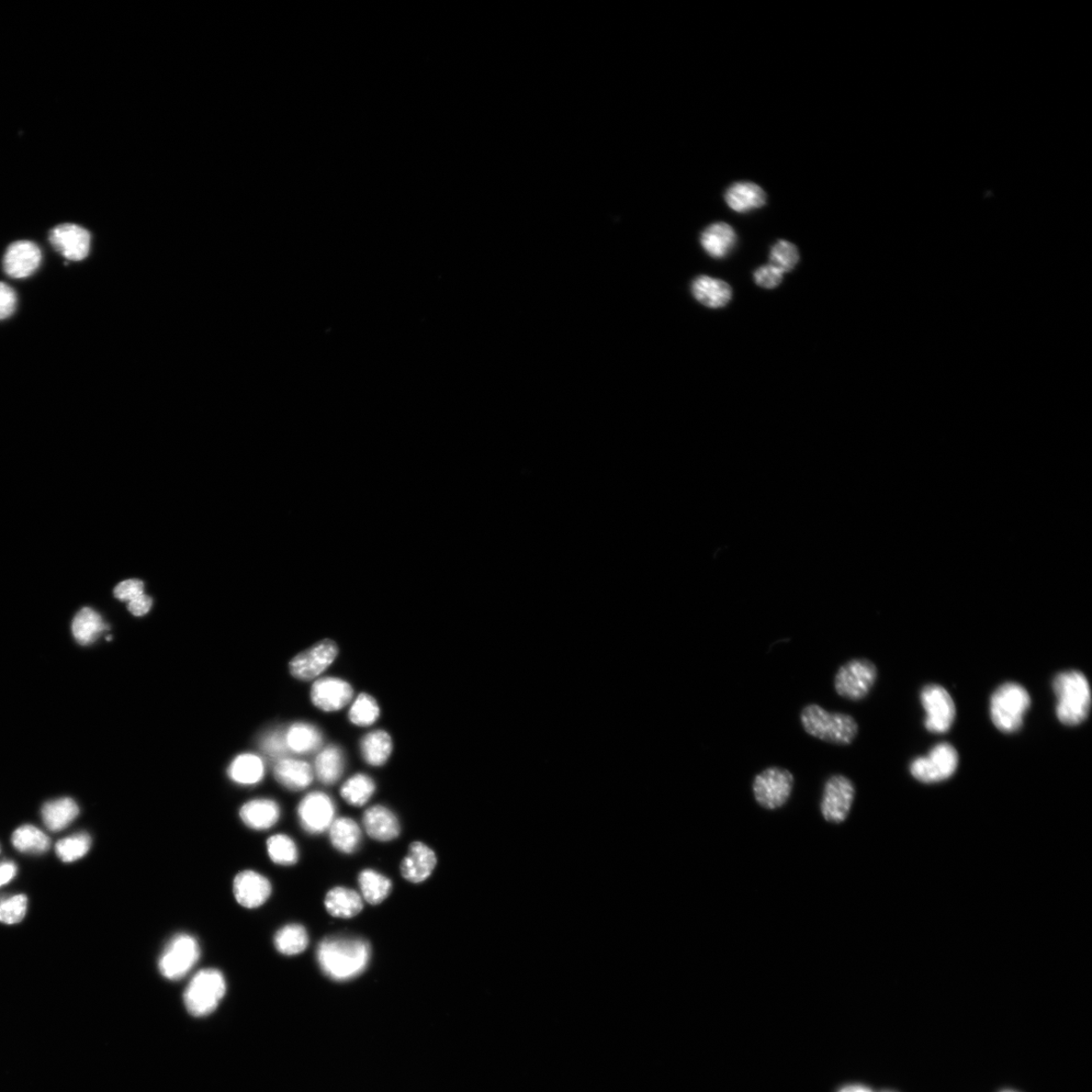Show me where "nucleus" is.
I'll return each instance as SVG.
<instances>
[{
  "mask_svg": "<svg viewBox=\"0 0 1092 1092\" xmlns=\"http://www.w3.org/2000/svg\"><path fill=\"white\" fill-rule=\"evenodd\" d=\"M369 958V944L356 938H328L320 943L317 950L322 971L337 982L351 981L362 974Z\"/></svg>",
  "mask_w": 1092,
  "mask_h": 1092,
  "instance_id": "obj_1",
  "label": "nucleus"
},
{
  "mask_svg": "<svg viewBox=\"0 0 1092 1092\" xmlns=\"http://www.w3.org/2000/svg\"><path fill=\"white\" fill-rule=\"evenodd\" d=\"M1053 690L1060 722L1068 726L1085 723L1091 709V690L1086 674L1075 670L1058 674L1053 681Z\"/></svg>",
  "mask_w": 1092,
  "mask_h": 1092,
  "instance_id": "obj_2",
  "label": "nucleus"
},
{
  "mask_svg": "<svg viewBox=\"0 0 1092 1092\" xmlns=\"http://www.w3.org/2000/svg\"><path fill=\"white\" fill-rule=\"evenodd\" d=\"M801 722L807 735L831 745L849 746L859 733V726L853 716L828 712L817 704H808L803 709Z\"/></svg>",
  "mask_w": 1092,
  "mask_h": 1092,
  "instance_id": "obj_3",
  "label": "nucleus"
},
{
  "mask_svg": "<svg viewBox=\"0 0 1092 1092\" xmlns=\"http://www.w3.org/2000/svg\"><path fill=\"white\" fill-rule=\"evenodd\" d=\"M1031 706V696L1017 683L998 687L990 698V717L997 729L1005 734L1018 731Z\"/></svg>",
  "mask_w": 1092,
  "mask_h": 1092,
  "instance_id": "obj_4",
  "label": "nucleus"
},
{
  "mask_svg": "<svg viewBox=\"0 0 1092 1092\" xmlns=\"http://www.w3.org/2000/svg\"><path fill=\"white\" fill-rule=\"evenodd\" d=\"M226 981L217 970H204L198 972L188 983L185 993V1004L191 1015L205 1017L215 1010L225 994Z\"/></svg>",
  "mask_w": 1092,
  "mask_h": 1092,
  "instance_id": "obj_5",
  "label": "nucleus"
},
{
  "mask_svg": "<svg viewBox=\"0 0 1092 1092\" xmlns=\"http://www.w3.org/2000/svg\"><path fill=\"white\" fill-rule=\"evenodd\" d=\"M877 675V668L871 661L851 660L839 668L835 675V690L844 700H863L871 692Z\"/></svg>",
  "mask_w": 1092,
  "mask_h": 1092,
  "instance_id": "obj_6",
  "label": "nucleus"
},
{
  "mask_svg": "<svg viewBox=\"0 0 1092 1092\" xmlns=\"http://www.w3.org/2000/svg\"><path fill=\"white\" fill-rule=\"evenodd\" d=\"M793 787V774L781 767L764 769L752 781L753 797L761 807L768 810L782 808L790 801Z\"/></svg>",
  "mask_w": 1092,
  "mask_h": 1092,
  "instance_id": "obj_7",
  "label": "nucleus"
},
{
  "mask_svg": "<svg viewBox=\"0 0 1092 1092\" xmlns=\"http://www.w3.org/2000/svg\"><path fill=\"white\" fill-rule=\"evenodd\" d=\"M200 949L198 941L190 934H176L166 944L159 967L161 973L171 981L184 978L198 963Z\"/></svg>",
  "mask_w": 1092,
  "mask_h": 1092,
  "instance_id": "obj_8",
  "label": "nucleus"
},
{
  "mask_svg": "<svg viewBox=\"0 0 1092 1092\" xmlns=\"http://www.w3.org/2000/svg\"><path fill=\"white\" fill-rule=\"evenodd\" d=\"M959 756L950 744L933 747L926 757H919L910 764V773L921 783L933 784L945 781L958 768Z\"/></svg>",
  "mask_w": 1092,
  "mask_h": 1092,
  "instance_id": "obj_9",
  "label": "nucleus"
},
{
  "mask_svg": "<svg viewBox=\"0 0 1092 1092\" xmlns=\"http://www.w3.org/2000/svg\"><path fill=\"white\" fill-rule=\"evenodd\" d=\"M855 788L848 777L836 774L826 781L820 812L828 823L840 825L851 813L854 801Z\"/></svg>",
  "mask_w": 1092,
  "mask_h": 1092,
  "instance_id": "obj_10",
  "label": "nucleus"
},
{
  "mask_svg": "<svg viewBox=\"0 0 1092 1092\" xmlns=\"http://www.w3.org/2000/svg\"><path fill=\"white\" fill-rule=\"evenodd\" d=\"M920 700L927 717L926 728L933 734H944L956 718V706L950 693L936 684L928 685L920 693Z\"/></svg>",
  "mask_w": 1092,
  "mask_h": 1092,
  "instance_id": "obj_11",
  "label": "nucleus"
},
{
  "mask_svg": "<svg viewBox=\"0 0 1092 1092\" xmlns=\"http://www.w3.org/2000/svg\"><path fill=\"white\" fill-rule=\"evenodd\" d=\"M337 655L338 648L334 641L322 640L310 649L301 652L290 662V673L299 680H313L332 665Z\"/></svg>",
  "mask_w": 1092,
  "mask_h": 1092,
  "instance_id": "obj_12",
  "label": "nucleus"
},
{
  "mask_svg": "<svg viewBox=\"0 0 1092 1092\" xmlns=\"http://www.w3.org/2000/svg\"><path fill=\"white\" fill-rule=\"evenodd\" d=\"M301 825L310 834L328 830L335 816L332 799L321 792H313L302 799L298 809Z\"/></svg>",
  "mask_w": 1092,
  "mask_h": 1092,
  "instance_id": "obj_13",
  "label": "nucleus"
},
{
  "mask_svg": "<svg viewBox=\"0 0 1092 1092\" xmlns=\"http://www.w3.org/2000/svg\"><path fill=\"white\" fill-rule=\"evenodd\" d=\"M49 240L54 250L71 262L84 261L89 254L90 233L75 224H62L50 231Z\"/></svg>",
  "mask_w": 1092,
  "mask_h": 1092,
  "instance_id": "obj_14",
  "label": "nucleus"
},
{
  "mask_svg": "<svg viewBox=\"0 0 1092 1092\" xmlns=\"http://www.w3.org/2000/svg\"><path fill=\"white\" fill-rule=\"evenodd\" d=\"M42 262L39 246L31 241H17L8 246L4 256L6 274L13 278H26L35 274Z\"/></svg>",
  "mask_w": 1092,
  "mask_h": 1092,
  "instance_id": "obj_15",
  "label": "nucleus"
},
{
  "mask_svg": "<svg viewBox=\"0 0 1092 1092\" xmlns=\"http://www.w3.org/2000/svg\"><path fill=\"white\" fill-rule=\"evenodd\" d=\"M353 697V687L336 678H324L315 682L311 691L314 705L328 713L340 711L352 701Z\"/></svg>",
  "mask_w": 1092,
  "mask_h": 1092,
  "instance_id": "obj_16",
  "label": "nucleus"
},
{
  "mask_svg": "<svg viewBox=\"0 0 1092 1092\" xmlns=\"http://www.w3.org/2000/svg\"><path fill=\"white\" fill-rule=\"evenodd\" d=\"M233 891L240 906L256 908L267 902L272 894V884L263 875L249 870L236 876Z\"/></svg>",
  "mask_w": 1092,
  "mask_h": 1092,
  "instance_id": "obj_17",
  "label": "nucleus"
},
{
  "mask_svg": "<svg viewBox=\"0 0 1092 1092\" xmlns=\"http://www.w3.org/2000/svg\"><path fill=\"white\" fill-rule=\"evenodd\" d=\"M436 862L435 853L430 847L421 841H415L401 865V872L405 880L412 883H421L430 877Z\"/></svg>",
  "mask_w": 1092,
  "mask_h": 1092,
  "instance_id": "obj_18",
  "label": "nucleus"
},
{
  "mask_svg": "<svg viewBox=\"0 0 1092 1092\" xmlns=\"http://www.w3.org/2000/svg\"><path fill=\"white\" fill-rule=\"evenodd\" d=\"M691 291L696 301L712 309L726 307L733 297V289L726 281L707 276L695 278Z\"/></svg>",
  "mask_w": 1092,
  "mask_h": 1092,
  "instance_id": "obj_19",
  "label": "nucleus"
},
{
  "mask_svg": "<svg viewBox=\"0 0 1092 1092\" xmlns=\"http://www.w3.org/2000/svg\"><path fill=\"white\" fill-rule=\"evenodd\" d=\"M364 826L367 835L379 841L395 840L401 830L396 816L390 809L380 805L366 810Z\"/></svg>",
  "mask_w": 1092,
  "mask_h": 1092,
  "instance_id": "obj_20",
  "label": "nucleus"
},
{
  "mask_svg": "<svg viewBox=\"0 0 1092 1092\" xmlns=\"http://www.w3.org/2000/svg\"><path fill=\"white\" fill-rule=\"evenodd\" d=\"M738 236L728 224L719 222L711 225L701 234L700 243L704 251L715 259H724L734 251Z\"/></svg>",
  "mask_w": 1092,
  "mask_h": 1092,
  "instance_id": "obj_21",
  "label": "nucleus"
},
{
  "mask_svg": "<svg viewBox=\"0 0 1092 1092\" xmlns=\"http://www.w3.org/2000/svg\"><path fill=\"white\" fill-rule=\"evenodd\" d=\"M279 816V806L270 799H254L240 809L243 823L255 830L273 828L277 823Z\"/></svg>",
  "mask_w": 1092,
  "mask_h": 1092,
  "instance_id": "obj_22",
  "label": "nucleus"
},
{
  "mask_svg": "<svg viewBox=\"0 0 1092 1092\" xmlns=\"http://www.w3.org/2000/svg\"><path fill=\"white\" fill-rule=\"evenodd\" d=\"M727 206L737 212H748L765 205L767 196L756 184L741 182L729 186L726 193Z\"/></svg>",
  "mask_w": 1092,
  "mask_h": 1092,
  "instance_id": "obj_23",
  "label": "nucleus"
},
{
  "mask_svg": "<svg viewBox=\"0 0 1092 1092\" xmlns=\"http://www.w3.org/2000/svg\"><path fill=\"white\" fill-rule=\"evenodd\" d=\"M78 816H80V807L70 797L55 799V801L45 803L42 807L44 824L53 832L69 828Z\"/></svg>",
  "mask_w": 1092,
  "mask_h": 1092,
  "instance_id": "obj_24",
  "label": "nucleus"
},
{
  "mask_svg": "<svg viewBox=\"0 0 1092 1092\" xmlns=\"http://www.w3.org/2000/svg\"><path fill=\"white\" fill-rule=\"evenodd\" d=\"M275 776L281 785L292 791L305 790L313 781L311 765L294 759H280L276 764Z\"/></svg>",
  "mask_w": 1092,
  "mask_h": 1092,
  "instance_id": "obj_25",
  "label": "nucleus"
},
{
  "mask_svg": "<svg viewBox=\"0 0 1092 1092\" xmlns=\"http://www.w3.org/2000/svg\"><path fill=\"white\" fill-rule=\"evenodd\" d=\"M325 906L328 913L335 918L352 919L356 917L364 908L360 895L344 887H336L326 895Z\"/></svg>",
  "mask_w": 1092,
  "mask_h": 1092,
  "instance_id": "obj_26",
  "label": "nucleus"
},
{
  "mask_svg": "<svg viewBox=\"0 0 1092 1092\" xmlns=\"http://www.w3.org/2000/svg\"><path fill=\"white\" fill-rule=\"evenodd\" d=\"M107 629L103 618L89 607L78 612L72 623L73 636L82 646L93 645Z\"/></svg>",
  "mask_w": 1092,
  "mask_h": 1092,
  "instance_id": "obj_27",
  "label": "nucleus"
},
{
  "mask_svg": "<svg viewBox=\"0 0 1092 1092\" xmlns=\"http://www.w3.org/2000/svg\"><path fill=\"white\" fill-rule=\"evenodd\" d=\"M333 846L345 854L354 853L362 841V830L352 818L342 817L333 821L329 828Z\"/></svg>",
  "mask_w": 1092,
  "mask_h": 1092,
  "instance_id": "obj_28",
  "label": "nucleus"
},
{
  "mask_svg": "<svg viewBox=\"0 0 1092 1092\" xmlns=\"http://www.w3.org/2000/svg\"><path fill=\"white\" fill-rule=\"evenodd\" d=\"M228 775L235 783L254 785L263 780L264 764L258 756L243 753L232 762Z\"/></svg>",
  "mask_w": 1092,
  "mask_h": 1092,
  "instance_id": "obj_29",
  "label": "nucleus"
},
{
  "mask_svg": "<svg viewBox=\"0 0 1092 1092\" xmlns=\"http://www.w3.org/2000/svg\"><path fill=\"white\" fill-rule=\"evenodd\" d=\"M11 842L20 853L29 854H43L51 847V840L35 826L26 825L19 828L11 837Z\"/></svg>",
  "mask_w": 1092,
  "mask_h": 1092,
  "instance_id": "obj_30",
  "label": "nucleus"
},
{
  "mask_svg": "<svg viewBox=\"0 0 1092 1092\" xmlns=\"http://www.w3.org/2000/svg\"><path fill=\"white\" fill-rule=\"evenodd\" d=\"M289 750L299 753H309L322 745V735L317 727L308 724L291 726L286 734Z\"/></svg>",
  "mask_w": 1092,
  "mask_h": 1092,
  "instance_id": "obj_31",
  "label": "nucleus"
},
{
  "mask_svg": "<svg viewBox=\"0 0 1092 1092\" xmlns=\"http://www.w3.org/2000/svg\"><path fill=\"white\" fill-rule=\"evenodd\" d=\"M392 742L390 735L384 730H377L366 735L362 741V752L366 763L371 765L384 764L390 758Z\"/></svg>",
  "mask_w": 1092,
  "mask_h": 1092,
  "instance_id": "obj_32",
  "label": "nucleus"
},
{
  "mask_svg": "<svg viewBox=\"0 0 1092 1092\" xmlns=\"http://www.w3.org/2000/svg\"><path fill=\"white\" fill-rule=\"evenodd\" d=\"M318 779L324 784H334L340 780L344 770V757L337 747H328L321 752L315 763Z\"/></svg>",
  "mask_w": 1092,
  "mask_h": 1092,
  "instance_id": "obj_33",
  "label": "nucleus"
},
{
  "mask_svg": "<svg viewBox=\"0 0 1092 1092\" xmlns=\"http://www.w3.org/2000/svg\"><path fill=\"white\" fill-rule=\"evenodd\" d=\"M360 891L370 905L384 902L392 891V882L384 875L374 870H365L358 877Z\"/></svg>",
  "mask_w": 1092,
  "mask_h": 1092,
  "instance_id": "obj_34",
  "label": "nucleus"
},
{
  "mask_svg": "<svg viewBox=\"0 0 1092 1092\" xmlns=\"http://www.w3.org/2000/svg\"><path fill=\"white\" fill-rule=\"evenodd\" d=\"M275 944L276 950L281 954L287 956L299 955L308 947V932L301 925L286 926L276 932Z\"/></svg>",
  "mask_w": 1092,
  "mask_h": 1092,
  "instance_id": "obj_35",
  "label": "nucleus"
},
{
  "mask_svg": "<svg viewBox=\"0 0 1092 1092\" xmlns=\"http://www.w3.org/2000/svg\"><path fill=\"white\" fill-rule=\"evenodd\" d=\"M375 790V782L368 776L358 774L342 786L341 795L349 804L363 806L373 796Z\"/></svg>",
  "mask_w": 1092,
  "mask_h": 1092,
  "instance_id": "obj_36",
  "label": "nucleus"
},
{
  "mask_svg": "<svg viewBox=\"0 0 1092 1092\" xmlns=\"http://www.w3.org/2000/svg\"><path fill=\"white\" fill-rule=\"evenodd\" d=\"M92 847V838L86 832L65 838L56 844V854L65 863L80 860Z\"/></svg>",
  "mask_w": 1092,
  "mask_h": 1092,
  "instance_id": "obj_37",
  "label": "nucleus"
},
{
  "mask_svg": "<svg viewBox=\"0 0 1092 1092\" xmlns=\"http://www.w3.org/2000/svg\"><path fill=\"white\" fill-rule=\"evenodd\" d=\"M267 852L270 859L278 865H294L299 859L298 848L295 841L286 835H276L269 838L267 841Z\"/></svg>",
  "mask_w": 1092,
  "mask_h": 1092,
  "instance_id": "obj_38",
  "label": "nucleus"
},
{
  "mask_svg": "<svg viewBox=\"0 0 1092 1092\" xmlns=\"http://www.w3.org/2000/svg\"><path fill=\"white\" fill-rule=\"evenodd\" d=\"M379 717V708L373 697L360 694L349 712V719L358 726H373Z\"/></svg>",
  "mask_w": 1092,
  "mask_h": 1092,
  "instance_id": "obj_39",
  "label": "nucleus"
},
{
  "mask_svg": "<svg viewBox=\"0 0 1092 1092\" xmlns=\"http://www.w3.org/2000/svg\"><path fill=\"white\" fill-rule=\"evenodd\" d=\"M28 897L24 894L0 896V922L6 925L19 924L25 919Z\"/></svg>",
  "mask_w": 1092,
  "mask_h": 1092,
  "instance_id": "obj_40",
  "label": "nucleus"
},
{
  "mask_svg": "<svg viewBox=\"0 0 1092 1092\" xmlns=\"http://www.w3.org/2000/svg\"><path fill=\"white\" fill-rule=\"evenodd\" d=\"M801 259L797 247L788 241L777 242L771 250L770 264L779 269L782 274L790 273Z\"/></svg>",
  "mask_w": 1092,
  "mask_h": 1092,
  "instance_id": "obj_41",
  "label": "nucleus"
},
{
  "mask_svg": "<svg viewBox=\"0 0 1092 1092\" xmlns=\"http://www.w3.org/2000/svg\"><path fill=\"white\" fill-rule=\"evenodd\" d=\"M259 747L270 758H283L288 752L287 739L283 730L269 731L259 741Z\"/></svg>",
  "mask_w": 1092,
  "mask_h": 1092,
  "instance_id": "obj_42",
  "label": "nucleus"
},
{
  "mask_svg": "<svg viewBox=\"0 0 1092 1092\" xmlns=\"http://www.w3.org/2000/svg\"><path fill=\"white\" fill-rule=\"evenodd\" d=\"M753 278L759 287L772 289L782 283L783 274L779 269L768 264L758 268L753 274Z\"/></svg>",
  "mask_w": 1092,
  "mask_h": 1092,
  "instance_id": "obj_43",
  "label": "nucleus"
},
{
  "mask_svg": "<svg viewBox=\"0 0 1092 1092\" xmlns=\"http://www.w3.org/2000/svg\"><path fill=\"white\" fill-rule=\"evenodd\" d=\"M143 594L144 583L136 579L123 581L120 583L115 589V596L117 598L127 603L136 599L137 597Z\"/></svg>",
  "mask_w": 1092,
  "mask_h": 1092,
  "instance_id": "obj_44",
  "label": "nucleus"
},
{
  "mask_svg": "<svg viewBox=\"0 0 1092 1092\" xmlns=\"http://www.w3.org/2000/svg\"><path fill=\"white\" fill-rule=\"evenodd\" d=\"M16 291L5 283H0V320L7 319L17 309Z\"/></svg>",
  "mask_w": 1092,
  "mask_h": 1092,
  "instance_id": "obj_45",
  "label": "nucleus"
},
{
  "mask_svg": "<svg viewBox=\"0 0 1092 1092\" xmlns=\"http://www.w3.org/2000/svg\"><path fill=\"white\" fill-rule=\"evenodd\" d=\"M153 600L151 597L144 593L137 597L136 599L128 603V610L134 616H144L151 610Z\"/></svg>",
  "mask_w": 1092,
  "mask_h": 1092,
  "instance_id": "obj_46",
  "label": "nucleus"
},
{
  "mask_svg": "<svg viewBox=\"0 0 1092 1092\" xmlns=\"http://www.w3.org/2000/svg\"><path fill=\"white\" fill-rule=\"evenodd\" d=\"M17 872L18 867L14 862L0 863V887L13 880Z\"/></svg>",
  "mask_w": 1092,
  "mask_h": 1092,
  "instance_id": "obj_47",
  "label": "nucleus"
},
{
  "mask_svg": "<svg viewBox=\"0 0 1092 1092\" xmlns=\"http://www.w3.org/2000/svg\"><path fill=\"white\" fill-rule=\"evenodd\" d=\"M838 1092H874L869 1087L861 1085H852L843 1086Z\"/></svg>",
  "mask_w": 1092,
  "mask_h": 1092,
  "instance_id": "obj_48",
  "label": "nucleus"
},
{
  "mask_svg": "<svg viewBox=\"0 0 1092 1092\" xmlns=\"http://www.w3.org/2000/svg\"><path fill=\"white\" fill-rule=\"evenodd\" d=\"M1001 1092H1015V1091H1011V1090H1005V1091H1001Z\"/></svg>",
  "mask_w": 1092,
  "mask_h": 1092,
  "instance_id": "obj_49",
  "label": "nucleus"
},
{
  "mask_svg": "<svg viewBox=\"0 0 1092 1092\" xmlns=\"http://www.w3.org/2000/svg\"><path fill=\"white\" fill-rule=\"evenodd\" d=\"M888 1092V1091H887Z\"/></svg>",
  "mask_w": 1092,
  "mask_h": 1092,
  "instance_id": "obj_50",
  "label": "nucleus"
}]
</instances>
